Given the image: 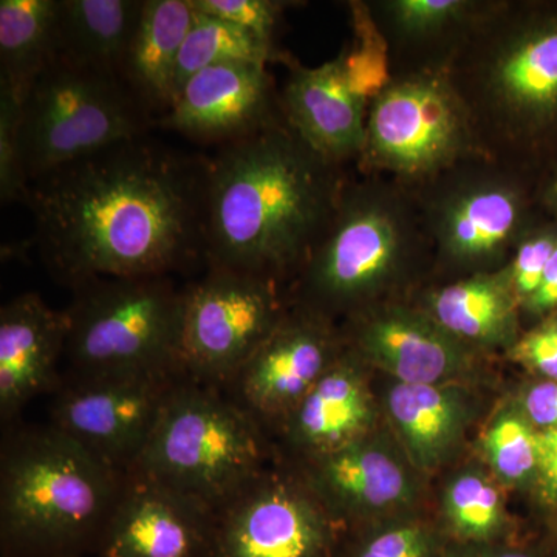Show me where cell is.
<instances>
[{
	"label": "cell",
	"mask_w": 557,
	"mask_h": 557,
	"mask_svg": "<svg viewBox=\"0 0 557 557\" xmlns=\"http://www.w3.org/2000/svg\"><path fill=\"white\" fill-rule=\"evenodd\" d=\"M69 321L36 293L11 299L0 310V417L9 421L54 379L65 354Z\"/></svg>",
	"instance_id": "ffe728a7"
},
{
	"label": "cell",
	"mask_w": 557,
	"mask_h": 557,
	"mask_svg": "<svg viewBox=\"0 0 557 557\" xmlns=\"http://www.w3.org/2000/svg\"><path fill=\"white\" fill-rule=\"evenodd\" d=\"M386 413L413 469L432 472L456 456L478 410L463 384H405L386 394Z\"/></svg>",
	"instance_id": "7402d4cb"
},
{
	"label": "cell",
	"mask_w": 557,
	"mask_h": 557,
	"mask_svg": "<svg viewBox=\"0 0 557 557\" xmlns=\"http://www.w3.org/2000/svg\"><path fill=\"white\" fill-rule=\"evenodd\" d=\"M348 175L287 120L208 160L205 260L277 284L298 276L329 228Z\"/></svg>",
	"instance_id": "7a4b0ae2"
},
{
	"label": "cell",
	"mask_w": 557,
	"mask_h": 557,
	"mask_svg": "<svg viewBox=\"0 0 557 557\" xmlns=\"http://www.w3.org/2000/svg\"><path fill=\"white\" fill-rule=\"evenodd\" d=\"M418 307L480 354H507L523 333L518 300L497 271L429 288Z\"/></svg>",
	"instance_id": "603a6c76"
},
{
	"label": "cell",
	"mask_w": 557,
	"mask_h": 557,
	"mask_svg": "<svg viewBox=\"0 0 557 557\" xmlns=\"http://www.w3.org/2000/svg\"><path fill=\"white\" fill-rule=\"evenodd\" d=\"M344 343L405 384H460L480 369V351L446 332L418 306L391 300L348 319Z\"/></svg>",
	"instance_id": "5bb4252c"
},
{
	"label": "cell",
	"mask_w": 557,
	"mask_h": 557,
	"mask_svg": "<svg viewBox=\"0 0 557 557\" xmlns=\"http://www.w3.org/2000/svg\"><path fill=\"white\" fill-rule=\"evenodd\" d=\"M448 557H547L539 549L520 547V545L493 544V545H457L450 544Z\"/></svg>",
	"instance_id": "ab89813d"
},
{
	"label": "cell",
	"mask_w": 557,
	"mask_h": 557,
	"mask_svg": "<svg viewBox=\"0 0 557 557\" xmlns=\"http://www.w3.org/2000/svg\"><path fill=\"white\" fill-rule=\"evenodd\" d=\"M333 518L317 494L293 480L256 479L222 509L214 557H332Z\"/></svg>",
	"instance_id": "4fadbf2b"
},
{
	"label": "cell",
	"mask_w": 557,
	"mask_h": 557,
	"mask_svg": "<svg viewBox=\"0 0 557 557\" xmlns=\"http://www.w3.org/2000/svg\"><path fill=\"white\" fill-rule=\"evenodd\" d=\"M197 13L208 14L276 42L282 14L293 2L282 0H189Z\"/></svg>",
	"instance_id": "e575fe53"
},
{
	"label": "cell",
	"mask_w": 557,
	"mask_h": 557,
	"mask_svg": "<svg viewBox=\"0 0 557 557\" xmlns=\"http://www.w3.org/2000/svg\"><path fill=\"white\" fill-rule=\"evenodd\" d=\"M553 557H557V548H556V553H555V556H553Z\"/></svg>",
	"instance_id": "b9f144b4"
},
{
	"label": "cell",
	"mask_w": 557,
	"mask_h": 557,
	"mask_svg": "<svg viewBox=\"0 0 557 557\" xmlns=\"http://www.w3.org/2000/svg\"><path fill=\"white\" fill-rule=\"evenodd\" d=\"M541 467L534 493L539 500L548 507L557 505V429L539 432Z\"/></svg>",
	"instance_id": "74e56055"
},
{
	"label": "cell",
	"mask_w": 557,
	"mask_h": 557,
	"mask_svg": "<svg viewBox=\"0 0 557 557\" xmlns=\"http://www.w3.org/2000/svg\"><path fill=\"white\" fill-rule=\"evenodd\" d=\"M156 119L119 73L57 57L22 102L21 138L28 180L146 137Z\"/></svg>",
	"instance_id": "9c48e42d"
},
{
	"label": "cell",
	"mask_w": 557,
	"mask_h": 557,
	"mask_svg": "<svg viewBox=\"0 0 557 557\" xmlns=\"http://www.w3.org/2000/svg\"><path fill=\"white\" fill-rule=\"evenodd\" d=\"M284 120L269 65L225 62L193 76L156 127L225 148Z\"/></svg>",
	"instance_id": "9a60e30c"
},
{
	"label": "cell",
	"mask_w": 557,
	"mask_h": 557,
	"mask_svg": "<svg viewBox=\"0 0 557 557\" xmlns=\"http://www.w3.org/2000/svg\"><path fill=\"white\" fill-rule=\"evenodd\" d=\"M487 161L445 65L398 73L370 102L357 170L417 190L469 161Z\"/></svg>",
	"instance_id": "ba28073f"
},
{
	"label": "cell",
	"mask_w": 557,
	"mask_h": 557,
	"mask_svg": "<svg viewBox=\"0 0 557 557\" xmlns=\"http://www.w3.org/2000/svg\"><path fill=\"white\" fill-rule=\"evenodd\" d=\"M505 355L537 379L557 381V313L523 332Z\"/></svg>",
	"instance_id": "d590c367"
},
{
	"label": "cell",
	"mask_w": 557,
	"mask_h": 557,
	"mask_svg": "<svg viewBox=\"0 0 557 557\" xmlns=\"http://www.w3.org/2000/svg\"><path fill=\"white\" fill-rule=\"evenodd\" d=\"M145 0H58V57L120 75Z\"/></svg>",
	"instance_id": "484cf974"
},
{
	"label": "cell",
	"mask_w": 557,
	"mask_h": 557,
	"mask_svg": "<svg viewBox=\"0 0 557 557\" xmlns=\"http://www.w3.org/2000/svg\"><path fill=\"white\" fill-rule=\"evenodd\" d=\"M364 366L351 348L344 347L327 372L285 418L293 445L313 460L375 431L379 413Z\"/></svg>",
	"instance_id": "44dd1931"
},
{
	"label": "cell",
	"mask_w": 557,
	"mask_h": 557,
	"mask_svg": "<svg viewBox=\"0 0 557 557\" xmlns=\"http://www.w3.org/2000/svg\"><path fill=\"white\" fill-rule=\"evenodd\" d=\"M73 289L64 355L78 380L183 370L185 289L170 276L100 277Z\"/></svg>",
	"instance_id": "8992f818"
},
{
	"label": "cell",
	"mask_w": 557,
	"mask_h": 557,
	"mask_svg": "<svg viewBox=\"0 0 557 557\" xmlns=\"http://www.w3.org/2000/svg\"><path fill=\"white\" fill-rule=\"evenodd\" d=\"M313 463L310 490L330 516L369 523L405 515L416 502L412 465L375 431Z\"/></svg>",
	"instance_id": "ac0fdd59"
},
{
	"label": "cell",
	"mask_w": 557,
	"mask_h": 557,
	"mask_svg": "<svg viewBox=\"0 0 557 557\" xmlns=\"http://www.w3.org/2000/svg\"><path fill=\"white\" fill-rule=\"evenodd\" d=\"M434 258L416 193L387 178L348 177L324 236L298 276L302 307L332 321L384 304Z\"/></svg>",
	"instance_id": "277c9868"
},
{
	"label": "cell",
	"mask_w": 557,
	"mask_h": 557,
	"mask_svg": "<svg viewBox=\"0 0 557 557\" xmlns=\"http://www.w3.org/2000/svg\"><path fill=\"white\" fill-rule=\"evenodd\" d=\"M449 541L424 520L401 515L373 520L348 547L347 557H448Z\"/></svg>",
	"instance_id": "1f68e13d"
},
{
	"label": "cell",
	"mask_w": 557,
	"mask_h": 557,
	"mask_svg": "<svg viewBox=\"0 0 557 557\" xmlns=\"http://www.w3.org/2000/svg\"><path fill=\"white\" fill-rule=\"evenodd\" d=\"M22 102L0 87V200L2 205H25L30 180L25 171L21 138Z\"/></svg>",
	"instance_id": "836d02e7"
},
{
	"label": "cell",
	"mask_w": 557,
	"mask_h": 557,
	"mask_svg": "<svg viewBox=\"0 0 557 557\" xmlns=\"http://www.w3.org/2000/svg\"><path fill=\"white\" fill-rule=\"evenodd\" d=\"M3 536L33 552H58L104 530L124 475L60 429L28 431L2 456Z\"/></svg>",
	"instance_id": "5b68a950"
},
{
	"label": "cell",
	"mask_w": 557,
	"mask_h": 557,
	"mask_svg": "<svg viewBox=\"0 0 557 557\" xmlns=\"http://www.w3.org/2000/svg\"><path fill=\"white\" fill-rule=\"evenodd\" d=\"M443 65L487 161L522 175L557 134V5L493 0Z\"/></svg>",
	"instance_id": "3957f363"
},
{
	"label": "cell",
	"mask_w": 557,
	"mask_h": 557,
	"mask_svg": "<svg viewBox=\"0 0 557 557\" xmlns=\"http://www.w3.org/2000/svg\"><path fill=\"white\" fill-rule=\"evenodd\" d=\"M493 0H375L368 2L388 40L392 69L398 60H417L410 70L448 61ZM409 72V70H408Z\"/></svg>",
	"instance_id": "cb8c5ba5"
},
{
	"label": "cell",
	"mask_w": 557,
	"mask_h": 557,
	"mask_svg": "<svg viewBox=\"0 0 557 557\" xmlns=\"http://www.w3.org/2000/svg\"><path fill=\"white\" fill-rule=\"evenodd\" d=\"M196 11L189 0H145L120 76L153 119L171 109L180 50Z\"/></svg>",
	"instance_id": "d4e9b609"
},
{
	"label": "cell",
	"mask_w": 557,
	"mask_h": 557,
	"mask_svg": "<svg viewBox=\"0 0 557 557\" xmlns=\"http://www.w3.org/2000/svg\"><path fill=\"white\" fill-rule=\"evenodd\" d=\"M207 172L208 160L141 137L36 178L25 205L40 258L72 288L207 265Z\"/></svg>",
	"instance_id": "6da1fadb"
},
{
	"label": "cell",
	"mask_w": 557,
	"mask_h": 557,
	"mask_svg": "<svg viewBox=\"0 0 557 557\" xmlns=\"http://www.w3.org/2000/svg\"><path fill=\"white\" fill-rule=\"evenodd\" d=\"M287 67L281 106L288 126L332 163L357 164L364 146L368 106L348 86L343 53L317 67L296 60Z\"/></svg>",
	"instance_id": "d6986e66"
},
{
	"label": "cell",
	"mask_w": 557,
	"mask_h": 557,
	"mask_svg": "<svg viewBox=\"0 0 557 557\" xmlns=\"http://www.w3.org/2000/svg\"><path fill=\"white\" fill-rule=\"evenodd\" d=\"M442 516L450 544H504L511 534L500 485L483 468L468 467L450 475L443 490Z\"/></svg>",
	"instance_id": "83f0119b"
},
{
	"label": "cell",
	"mask_w": 557,
	"mask_h": 557,
	"mask_svg": "<svg viewBox=\"0 0 557 557\" xmlns=\"http://www.w3.org/2000/svg\"><path fill=\"white\" fill-rule=\"evenodd\" d=\"M183 370L76 380L53 405V426L127 475L148 446Z\"/></svg>",
	"instance_id": "7c38bea8"
},
{
	"label": "cell",
	"mask_w": 557,
	"mask_h": 557,
	"mask_svg": "<svg viewBox=\"0 0 557 557\" xmlns=\"http://www.w3.org/2000/svg\"><path fill=\"white\" fill-rule=\"evenodd\" d=\"M555 313H557V247L536 293L522 307V317L534 319L536 322Z\"/></svg>",
	"instance_id": "f35d334b"
},
{
	"label": "cell",
	"mask_w": 557,
	"mask_h": 557,
	"mask_svg": "<svg viewBox=\"0 0 557 557\" xmlns=\"http://www.w3.org/2000/svg\"><path fill=\"white\" fill-rule=\"evenodd\" d=\"M518 403L539 432L557 429V381L539 380L520 392Z\"/></svg>",
	"instance_id": "8d00e7d4"
},
{
	"label": "cell",
	"mask_w": 557,
	"mask_h": 557,
	"mask_svg": "<svg viewBox=\"0 0 557 557\" xmlns=\"http://www.w3.org/2000/svg\"><path fill=\"white\" fill-rule=\"evenodd\" d=\"M58 0L0 2V87L25 101L58 57Z\"/></svg>",
	"instance_id": "4316f807"
},
{
	"label": "cell",
	"mask_w": 557,
	"mask_h": 557,
	"mask_svg": "<svg viewBox=\"0 0 557 557\" xmlns=\"http://www.w3.org/2000/svg\"><path fill=\"white\" fill-rule=\"evenodd\" d=\"M541 201L552 212L553 220L557 222V172L547 183L541 194Z\"/></svg>",
	"instance_id": "60d3db41"
},
{
	"label": "cell",
	"mask_w": 557,
	"mask_h": 557,
	"mask_svg": "<svg viewBox=\"0 0 557 557\" xmlns=\"http://www.w3.org/2000/svg\"><path fill=\"white\" fill-rule=\"evenodd\" d=\"M344 347L330 319L295 306L234 379L245 409L287 418Z\"/></svg>",
	"instance_id": "2e32d148"
},
{
	"label": "cell",
	"mask_w": 557,
	"mask_h": 557,
	"mask_svg": "<svg viewBox=\"0 0 557 557\" xmlns=\"http://www.w3.org/2000/svg\"><path fill=\"white\" fill-rule=\"evenodd\" d=\"M354 42L341 51L348 86L366 106L379 98L394 79L391 46L368 2H350Z\"/></svg>",
	"instance_id": "4dcf8cb0"
},
{
	"label": "cell",
	"mask_w": 557,
	"mask_h": 557,
	"mask_svg": "<svg viewBox=\"0 0 557 557\" xmlns=\"http://www.w3.org/2000/svg\"><path fill=\"white\" fill-rule=\"evenodd\" d=\"M292 60V54L278 49L276 42H270L230 22L196 11L188 36L180 50L174 100L193 76L212 65L225 62H255L262 65L282 62L288 65Z\"/></svg>",
	"instance_id": "f1b7e54d"
},
{
	"label": "cell",
	"mask_w": 557,
	"mask_h": 557,
	"mask_svg": "<svg viewBox=\"0 0 557 557\" xmlns=\"http://www.w3.org/2000/svg\"><path fill=\"white\" fill-rule=\"evenodd\" d=\"M244 406L182 383L129 474L214 512L260 478L262 442Z\"/></svg>",
	"instance_id": "52a82bcc"
},
{
	"label": "cell",
	"mask_w": 557,
	"mask_h": 557,
	"mask_svg": "<svg viewBox=\"0 0 557 557\" xmlns=\"http://www.w3.org/2000/svg\"><path fill=\"white\" fill-rule=\"evenodd\" d=\"M522 175L491 161H469L413 190L434 260L458 278L496 273L533 225Z\"/></svg>",
	"instance_id": "30bf717a"
},
{
	"label": "cell",
	"mask_w": 557,
	"mask_h": 557,
	"mask_svg": "<svg viewBox=\"0 0 557 557\" xmlns=\"http://www.w3.org/2000/svg\"><path fill=\"white\" fill-rule=\"evenodd\" d=\"M211 516L170 487L124 475L104 527L102 557H201L212 549Z\"/></svg>",
	"instance_id": "e0dca14e"
},
{
	"label": "cell",
	"mask_w": 557,
	"mask_h": 557,
	"mask_svg": "<svg viewBox=\"0 0 557 557\" xmlns=\"http://www.w3.org/2000/svg\"><path fill=\"white\" fill-rule=\"evenodd\" d=\"M556 247V220H534L533 225L520 237L507 265L497 271L518 300L520 311L541 285L542 276Z\"/></svg>",
	"instance_id": "d6a6232c"
},
{
	"label": "cell",
	"mask_w": 557,
	"mask_h": 557,
	"mask_svg": "<svg viewBox=\"0 0 557 557\" xmlns=\"http://www.w3.org/2000/svg\"><path fill=\"white\" fill-rule=\"evenodd\" d=\"M480 449L498 485L534 491L541 467L539 431L518 399L505 403L494 413L483 431Z\"/></svg>",
	"instance_id": "f546056e"
},
{
	"label": "cell",
	"mask_w": 557,
	"mask_h": 557,
	"mask_svg": "<svg viewBox=\"0 0 557 557\" xmlns=\"http://www.w3.org/2000/svg\"><path fill=\"white\" fill-rule=\"evenodd\" d=\"M287 314L277 284L211 269L185 288L180 361L190 379L234 380Z\"/></svg>",
	"instance_id": "8fae6325"
}]
</instances>
